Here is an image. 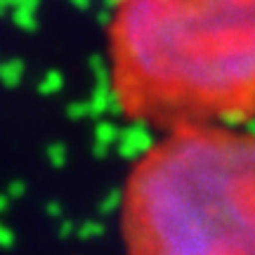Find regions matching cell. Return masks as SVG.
<instances>
[{
	"label": "cell",
	"instance_id": "10",
	"mask_svg": "<svg viewBox=\"0 0 255 255\" xmlns=\"http://www.w3.org/2000/svg\"><path fill=\"white\" fill-rule=\"evenodd\" d=\"M9 244H12V232L0 225V248H7Z\"/></svg>",
	"mask_w": 255,
	"mask_h": 255
},
{
	"label": "cell",
	"instance_id": "6",
	"mask_svg": "<svg viewBox=\"0 0 255 255\" xmlns=\"http://www.w3.org/2000/svg\"><path fill=\"white\" fill-rule=\"evenodd\" d=\"M62 85H64V81L59 73H47V76H43V81H40L38 88H40L43 95H57V92L62 90Z\"/></svg>",
	"mask_w": 255,
	"mask_h": 255
},
{
	"label": "cell",
	"instance_id": "4",
	"mask_svg": "<svg viewBox=\"0 0 255 255\" xmlns=\"http://www.w3.org/2000/svg\"><path fill=\"white\" fill-rule=\"evenodd\" d=\"M119 137H121V130L114 126V123H109V121L100 123L97 130H95V144H97V151H107V149H111V146H116L119 144Z\"/></svg>",
	"mask_w": 255,
	"mask_h": 255
},
{
	"label": "cell",
	"instance_id": "11",
	"mask_svg": "<svg viewBox=\"0 0 255 255\" xmlns=\"http://www.w3.org/2000/svg\"><path fill=\"white\" fill-rule=\"evenodd\" d=\"M21 194H24V184H21V182H14V184H9L7 199H14V196H21Z\"/></svg>",
	"mask_w": 255,
	"mask_h": 255
},
{
	"label": "cell",
	"instance_id": "3",
	"mask_svg": "<svg viewBox=\"0 0 255 255\" xmlns=\"http://www.w3.org/2000/svg\"><path fill=\"white\" fill-rule=\"evenodd\" d=\"M121 154L126 156H132V158H139L142 154H146L151 149V137L146 132L142 123L139 126H132L130 130H121V137H119V144H116Z\"/></svg>",
	"mask_w": 255,
	"mask_h": 255
},
{
	"label": "cell",
	"instance_id": "9",
	"mask_svg": "<svg viewBox=\"0 0 255 255\" xmlns=\"http://www.w3.org/2000/svg\"><path fill=\"white\" fill-rule=\"evenodd\" d=\"M100 232H102V227L97 225V222H88V225H83L81 237H97Z\"/></svg>",
	"mask_w": 255,
	"mask_h": 255
},
{
	"label": "cell",
	"instance_id": "8",
	"mask_svg": "<svg viewBox=\"0 0 255 255\" xmlns=\"http://www.w3.org/2000/svg\"><path fill=\"white\" fill-rule=\"evenodd\" d=\"M71 116L73 119H81V116H90V109H88V102H78V104H71Z\"/></svg>",
	"mask_w": 255,
	"mask_h": 255
},
{
	"label": "cell",
	"instance_id": "1",
	"mask_svg": "<svg viewBox=\"0 0 255 255\" xmlns=\"http://www.w3.org/2000/svg\"><path fill=\"white\" fill-rule=\"evenodd\" d=\"M114 97L139 121L255 114V0H116Z\"/></svg>",
	"mask_w": 255,
	"mask_h": 255
},
{
	"label": "cell",
	"instance_id": "12",
	"mask_svg": "<svg viewBox=\"0 0 255 255\" xmlns=\"http://www.w3.org/2000/svg\"><path fill=\"white\" fill-rule=\"evenodd\" d=\"M7 203H9V199H7V194H0V213L7 208Z\"/></svg>",
	"mask_w": 255,
	"mask_h": 255
},
{
	"label": "cell",
	"instance_id": "5",
	"mask_svg": "<svg viewBox=\"0 0 255 255\" xmlns=\"http://www.w3.org/2000/svg\"><path fill=\"white\" fill-rule=\"evenodd\" d=\"M21 78H24V64L19 62V59H9V62L0 64V81L5 83V85L14 88V85H19Z\"/></svg>",
	"mask_w": 255,
	"mask_h": 255
},
{
	"label": "cell",
	"instance_id": "2",
	"mask_svg": "<svg viewBox=\"0 0 255 255\" xmlns=\"http://www.w3.org/2000/svg\"><path fill=\"white\" fill-rule=\"evenodd\" d=\"M137 161L130 255H255V135L182 130Z\"/></svg>",
	"mask_w": 255,
	"mask_h": 255
},
{
	"label": "cell",
	"instance_id": "7",
	"mask_svg": "<svg viewBox=\"0 0 255 255\" xmlns=\"http://www.w3.org/2000/svg\"><path fill=\"white\" fill-rule=\"evenodd\" d=\"M47 158H50V163L55 165V168H62L66 163V146L64 144H52L47 149Z\"/></svg>",
	"mask_w": 255,
	"mask_h": 255
}]
</instances>
